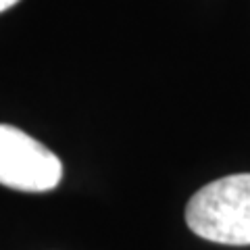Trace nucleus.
Wrapping results in <instances>:
<instances>
[{
    "mask_svg": "<svg viewBox=\"0 0 250 250\" xmlns=\"http://www.w3.org/2000/svg\"><path fill=\"white\" fill-rule=\"evenodd\" d=\"M186 223L196 236L228 246L250 244V173L207 184L186 207Z\"/></svg>",
    "mask_w": 250,
    "mask_h": 250,
    "instance_id": "1",
    "label": "nucleus"
},
{
    "mask_svg": "<svg viewBox=\"0 0 250 250\" xmlns=\"http://www.w3.org/2000/svg\"><path fill=\"white\" fill-rule=\"evenodd\" d=\"M19 0H0V13L6 11V9H11V6H15Z\"/></svg>",
    "mask_w": 250,
    "mask_h": 250,
    "instance_id": "3",
    "label": "nucleus"
},
{
    "mask_svg": "<svg viewBox=\"0 0 250 250\" xmlns=\"http://www.w3.org/2000/svg\"><path fill=\"white\" fill-rule=\"evenodd\" d=\"M62 163L50 148L0 123V184L19 192H48L61 184Z\"/></svg>",
    "mask_w": 250,
    "mask_h": 250,
    "instance_id": "2",
    "label": "nucleus"
}]
</instances>
